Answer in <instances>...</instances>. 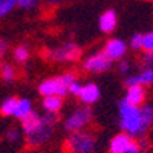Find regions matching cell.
Here are the masks:
<instances>
[{
    "instance_id": "6da1fadb",
    "label": "cell",
    "mask_w": 153,
    "mask_h": 153,
    "mask_svg": "<svg viewBox=\"0 0 153 153\" xmlns=\"http://www.w3.org/2000/svg\"><path fill=\"white\" fill-rule=\"evenodd\" d=\"M120 126L127 135L141 136V115L136 106H130L123 100L120 103Z\"/></svg>"
},
{
    "instance_id": "7a4b0ae2",
    "label": "cell",
    "mask_w": 153,
    "mask_h": 153,
    "mask_svg": "<svg viewBox=\"0 0 153 153\" xmlns=\"http://www.w3.org/2000/svg\"><path fill=\"white\" fill-rule=\"evenodd\" d=\"M95 149V136L91 132H72L65 141L66 153H94Z\"/></svg>"
},
{
    "instance_id": "3957f363",
    "label": "cell",
    "mask_w": 153,
    "mask_h": 153,
    "mask_svg": "<svg viewBox=\"0 0 153 153\" xmlns=\"http://www.w3.org/2000/svg\"><path fill=\"white\" fill-rule=\"evenodd\" d=\"M46 55L52 61H76L81 57V49L75 43H65L60 48L48 51Z\"/></svg>"
},
{
    "instance_id": "277c9868",
    "label": "cell",
    "mask_w": 153,
    "mask_h": 153,
    "mask_svg": "<svg viewBox=\"0 0 153 153\" xmlns=\"http://www.w3.org/2000/svg\"><path fill=\"white\" fill-rule=\"evenodd\" d=\"M91 120H92V109H89V107L76 109L71 117L65 121V129L69 133L83 130L84 127L91 123Z\"/></svg>"
},
{
    "instance_id": "5b68a950",
    "label": "cell",
    "mask_w": 153,
    "mask_h": 153,
    "mask_svg": "<svg viewBox=\"0 0 153 153\" xmlns=\"http://www.w3.org/2000/svg\"><path fill=\"white\" fill-rule=\"evenodd\" d=\"M38 92L43 97H49V95H57V97H65L68 94V86L65 84L61 76H55V78H49L45 80L40 87H38Z\"/></svg>"
},
{
    "instance_id": "8992f818",
    "label": "cell",
    "mask_w": 153,
    "mask_h": 153,
    "mask_svg": "<svg viewBox=\"0 0 153 153\" xmlns=\"http://www.w3.org/2000/svg\"><path fill=\"white\" fill-rule=\"evenodd\" d=\"M110 66H112V60L107 57V54L104 51L91 55L83 65L84 71H87V72H104Z\"/></svg>"
},
{
    "instance_id": "52a82bcc",
    "label": "cell",
    "mask_w": 153,
    "mask_h": 153,
    "mask_svg": "<svg viewBox=\"0 0 153 153\" xmlns=\"http://www.w3.org/2000/svg\"><path fill=\"white\" fill-rule=\"evenodd\" d=\"M52 130H54V126H49V124L42 121V126L38 127L35 132H32L31 135H26L28 146H31V147H40V146H43L51 138Z\"/></svg>"
},
{
    "instance_id": "ba28073f",
    "label": "cell",
    "mask_w": 153,
    "mask_h": 153,
    "mask_svg": "<svg viewBox=\"0 0 153 153\" xmlns=\"http://www.w3.org/2000/svg\"><path fill=\"white\" fill-rule=\"evenodd\" d=\"M40 126H42V117L37 112H34V110H31L29 113H26L22 118V129H23L25 135H31Z\"/></svg>"
},
{
    "instance_id": "9c48e42d",
    "label": "cell",
    "mask_w": 153,
    "mask_h": 153,
    "mask_svg": "<svg viewBox=\"0 0 153 153\" xmlns=\"http://www.w3.org/2000/svg\"><path fill=\"white\" fill-rule=\"evenodd\" d=\"M104 52L107 54V57L110 60H118L126 52V43L121 42V40H118V38H112V40H109L106 43Z\"/></svg>"
},
{
    "instance_id": "30bf717a",
    "label": "cell",
    "mask_w": 153,
    "mask_h": 153,
    "mask_svg": "<svg viewBox=\"0 0 153 153\" xmlns=\"http://www.w3.org/2000/svg\"><path fill=\"white\" fill-rule=\"evenodd\" d=\"M78 97L83 103L86 104H92L100 98V89L97 84L91 83V84H86V86H81L80 92H78Z\"/></svg>"
},
{
    "instance_id": "8fae6325",
    "label": "cell",
    "mask_w": 153,
    "mask_h": 153,
    "mask_svg": "<svg viewBox=\"0 0 153 153\" xmlns=\"http://www.w3.org/2000/svg\"><path fill=\"white\" fill-rule=\"evenodd\" d=\"M153 83V71L150 69H143L141 74H138L136 76H130V78L126 80V86L130 87V86H147Z\"/></svg>"
},
{
    "instance_id": "7c38bea8",
    "label": "cell",
    "mask_w": 153,
    "mask_h": 153,
    "mask_svg": "<svg viewBox=\"0 0 153 153\" xmlns=\"http://www.w3.org/2000/svg\"><path fill=\"white\" fill-rule=\"evenodd\" d=\"M130 141H132V138L127 135V133H120V135H117V136H115L112 141H110V144H109V152H110V153H124L126 149L129 147Z\"/></svg>"
},
{
    "instance_id": "4fadbf2b",
    "label": "cell",
    "mask_w": 153,
    "mask_h": 153,
    "mask_svg": "<svg viewBox=\"0 0 153 153\" xmlns=\"http://www.w3.org/2000/svg\"><path fill=\"white\" fill-rule=\"evenodd\" d=\"M146 98V92H144V89L143 86H130L129 87V91H127V95L124 98L126 103H129L130 106H139L144 101Z\"/></svg>"
},
{
    "instance_id": "5bb4252c",
    "label": "cell",
    "mask_w": 153,
    "mask_h": 153,
    "mask_svg": "<svg viewBox=\"0 0 153 153\" xmlns=\"http://www.w3.org/2000/svg\"><path fill=\"white\" fill-rule=\"evenodd\" d=\"M115 26H117V14H115V11L109 9L100 17V29L106 34H110Z\"/></svg>"
},
{
    "instance_id": "9a60e30c",
    "label": "cell",
    "mask_w": 153,
    "mask_h": 153,
    "mask_svg": "<svg viewBox=\"0 0 153 153\" xmlns=\"http://www.w3.org/2000/svg\"><path fill=\"white\" fill-rule=\"evenodd\" d=\"M139 115H141V136H143L153 123V107L152 106H144L141 110H139Z\"/></svg>"
},
{
    "instance_id": "2e32d148",
    "label": "cell",
    "mask_w": 153,
    "mask_h": 153,
    "mask_svg": "<svg viewBox=\"0 0 153 153\" xmlns=\"http://www.w3.org/2000/svg\"><path fill=\"white\" fill-rule=\"evenodd\" d=\"M63 106V98L61 97H57V95H49V97H45L43 100V107L46 112H52V113H57Z\"/></svg>"
},
{
    "instance_id": "e0dca14e",
    "label": "cell",
    "mask_w": 153,
    "mask_h": 153,
    "mask_svg": "<svg viewBox=\"0 0 153 153\" xmlns=\"http://www.w3.org/2000/svg\"><path fill=\"white\" fill-rule=\"evenodd\" d=\"M31 110H32V109H31V101L23 98V100H19V101H17V106H16L14 113H12V115H14L16 118L22 120V118L25 117V115L29 113Z\"/></svg>"
},
{
    "instance_id": "ac0fdd59",
    "label": "cell",
    "mask_w": 153,
    "mask_h": 153,
    "mask_svg": "<svg viewBox=\"0 0 153 153\" xmlns=\"http://www.w3.org/2000/svg\"><path fill=\"white\" fill-rule=\"evenodd\" d=\"M17 101H19L17 98H8V100H5L2 107H0V113H2L3 117H9V115H12V113H14L16 106H17Z\"/></svg>"
},
{
    "instance_id": "d6986e66",
    "label": "cell",
    "mask_w": 153,
    "mask_h": 153,
    "mask_svg": "<svg viewBox=\"0 0 153 153\" xmlns=\"http://www.w3.org/2000/svg\"><path fill=\"white\" fill-rule=\"evenodd\" d=\"M0 75L5 81H12L16 78V69L12 68L11 65L5 63V65H0Z\"/></svg>"
},
{
    "instance_id": "ffe728a7",
    "label": "cell",
    "mask_w": 153,
    "mask_h": 153,
    "mask_svg": "<svg viewBox=\"0 0 153 153\" xmlns=\"http://www.w3.org/2000/svg\"><path fill=\"white\" fill-rule=\"evenodd\" d=\"M28 58H29V49L23 45L17 46L14 51V60L17 63H25V61H28Z\"/></svg>"
},
{
    "instance_id": "44dd1931",
    "label": "cell",
    "mask_w": 153,
    "mask_h": 153,
    "mask_svg": "<svg viewBox=\"0 0 153 153\" xmlns=\"http://www.w3.org/2000/svg\"><path fill=\"white\" fill-rule=\"evenodd\" d=\"M16 5H17V0H0V17L6 16Z\"/></svg>"
},
{
    "instance_id": "7402d4cb",
    "label": "cell",
    "mask_w": 153,
    "mask_h": 153,
    "mask_svg": "<svg viewBox=\"0 0 153 153\" xmlns=\"http://www.w3.org/2000/svg\"><path fill=\"white\" fill-rule=\"evenodd\" d=\"M141 49H144L146 52H153V31L146 34V35H143Z\"/></svg>"
},
{
    "instance_id": "603a6c76",
    "label": "cell",
    "mask_w": 153,
    "mask_h": 153,
    "mask_svg": "<svg viewBox=\"0 0 153 153\" xmlns=\"http://www.w3.org/2000/svg\"><path fill=\"white\" fill-rule=\"evenodd\" d=\"M141 65L144 69H150L153 71V52H146V55L143 57Z\"/></svg>"
},
{
    "instance_id": "cb8c5ba5",
    "label": "cell",
    "mask_w": 153,
    "mask_h": 153,
    "mask_svg": "<svg viewBox=\"0 0 153 153\" xmlns=\"http://www.w3.org/2000/svg\"><path fill=\"white\" fill-rule=\"evenodd\" d=\"M6 139L9 143H17L19 141V130L14 129V127H9L6 130Z\"/></svg>"
},
{
    "instance_id": "d4e9b609",
    "label": "cell",
    "mask_w": 153,
    "mask_h": 153,
    "mask_svg": "<svg viewBox=\"0 0 153 153\" xmlns=\"http://www.w3.org/2000/svg\"><path fill=\"white\" fill-rule=\"evenodd\" d=\"M17 5L25 9H31L32 6L37 5V0H17Z\"/></svg>"
},
{
    "instance_id": "484cf974",
    "label": "cell",
    "mask_w": 153,
    "mask_h": 153,
    "mask_svg": "<svg viewBox=\"0 0 153 153\" xmlns=\"http://www.w3.org/2000/svg\"><path fill=\"white\" fill-rule=\"evenodd\" d=\"M141 42H143V35L141 34H136L132 37V40H130V45L133 49H141Z\"/></svg>"
},
{
    "instance_id": "4316f807",
    "label": "cell",
    "mask_w": 153,
    "mask_h": 153,
    "mask_svg": "<svg viewBox=\"0 0 153 153\" xmlns=\"http://www.w3.org/2000/svg\"><path fill=\"white\" fill-rule=\"evenodd\" d=\"M141 152H143V150L139 149L138 143L132 139V141H130V144H129V147L126 149V152H124V153H141Z\"/></svg>"
},
{
    "instance_id": "83f0119b",
    "label": "cell",
    "mask_w": 153,
    "mask_h": 153,
    "mask_svg": "<svg viewBox=\"0 0 153 153\" xmlns=\"http://www.w3.org/2000/svg\"><path fill=\"white\" fill-rule=\"evenodd\" d=\"M80 89H81V84L75 80L74 83H71V84H69V87H68V92H72V94H75V95H78Z\"/></svg>"
},
{
    "instance_id": "f1b7e54d",
    "label": "cell",
    "mask_w": 153,
    "mask_h": 153,
    "mask_svg": "<svg viewBox=\"0 0 153 153\" xmlns=\"http://www.w3.org/2000/svg\"><path fill=\"white\" fill-rule=\"evenodd\" d=\"M6 51H8V42L5 40H0V65H2V60L6 54Z\"/></svg>"
},
{
    "instance_id": "f546056e",
    "label": "cell",
    "mask_w": 153,
    "mask_h": 153,
    "mask_svg": "<svg viewBox=\"0 0 153 153\" xmlns=\"http://www.w3.org/2000/svg\"><path fill=\"white\" fill-rule=\"evenodd\" d=\"M129 69H130V65H129L127 61H121V63H120L118 71H120L121 74H127V72H129Z\"/></svg>"
},
{
    "instance_id": "4dcf8cb0",
    "label": "cell",
    "mask_w": 153,
    "mask_h": 153,
    "mask_svg": "<svg viewBox=\"0 0 153 153\" xmlns=\"http://www.w3.org/2000/svg\"><path fill=\"white\" fill-rule=\"evenodd\" d=\"M49 3H52V5H60V3H63V2H66V0H48Z\"/></svg>"
}]
</instances>
